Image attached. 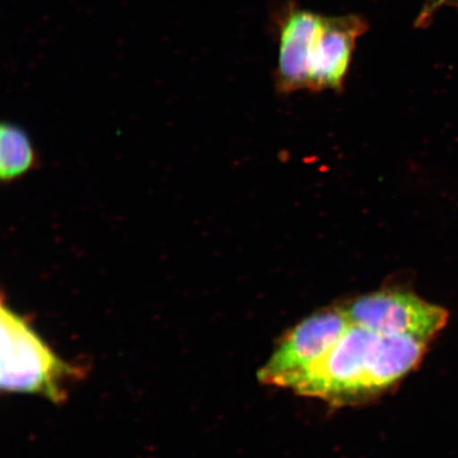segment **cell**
I'll list each match as a JSON object with an SVG mask.
<instances>
[{
  "mask_svg": "<svg viewBox=\"0 0 458 458\" xmlns=\"http://www.w3.org/2000/svg\"><path fill=\"white\" fill-rule=\"evenodd\" d=\"M446 5L458 8V0H425L420 13L417 16L416 27L425 28L431 24L433 17L437 13V11L446 7Z\"/></svg>",
  "mask_w": 458,
  "mask_h": 458,
  "instance_id": "cell-8",
  "label": "cell"
},
{
  "mask_svg": "<svg viewBox=\"0 0 458 458\" xmlns=\"http://www.w3.org/2000/svg\"><path fill=\"white\" fill-rule=\"evenodd\" d=\"M353 325L387 337H414L431 342L448 322L444 308L433 305L413 291L388 286L342 305Z\"/></svg>",
  "mask_w": 458,
  "mask_h": 458,
  "instance_id": "cell-3",
  "label": "cell"
},
{
  "mask_svg": "<svg viewBox=\"0 0 458 458\" xmlns=\"http://www.w3.org/2000/svg\"><path fill=\"white\" fill-rule=\"evenodd\" d=\"M38 157L26 131L4 123L0 127V179L13 182L36 169Z\"/></svg>",
  "mask_w": 458,
  "mask_h": 458,
  "instance_id": "cell-7",
  "label": "cell"
},
{
  "mask_svg": "<svg viewBox=\"0 0 458 458\" xmlns=\"http://www.w3.org/2000/svg\"><path fill=\"white\" fill-rule=\"evenodd\" d=\"M324 16L312 11L291 8L280 26L276 85L280 93L309 89L315 42Z\"/></svg>",
  "mask_w": 458,
  "mask_h": 458,
  "instance_id": "cell-6",
  "label": "cell"
},
{
  "mask_svg": "<svg viewBox=\"0 0 458 458\" xmlns=\"http://www.w3.org/2000/svg\"><path fill=\"white\" fill-rule=\"evenodd\" d=\"M349 326L342 305L309 315L285 332L258 371V380L265 386L293 388L341 340Z\"/></svg>",
  "mask_w": 458,
  "mask_h": 458,
  "instance_id": "cell-4",
  "label": "cell"
},
{
  "mask_svg": "<svg viewBox=\"0 0 458 458\" xmlns=\"http://www.w3.org/2000/svg\"><path fill=\"white\" fill-rule=\"evenodd\" d=\"M2 389L38 394L51 403L67 398V383L78 370L57 357L27 320L2 303Z\"/></svg>",
  "mask_w": 458,
  "mask_h": 458,
  "instance_id": "cell-2",
  "label": "cell"
},
{
  "mask_svg": "<svg viewBox=\"0 0 458 458\" xmlns=\"http://www.w3.org/2000/svg\"><path fill=\"white\" fill-rule=\"evenodd\" d=\"M362 16H324L315 42L309 89H339L351 65L358 38L369 30Z\"/></svg>",
  "mask_w": 458,
  "mask_h": 458,
  "instance_id": "cell-5",
  "label": "cell"
},
{
  "mask_svg": "<svg viewBox=\"0 0 458 458\" xmlns=\"http://www.w3.org/2000/svg\"><path fill=\"white\" fill-rule=\"evenodd\" d=\"M428 345L414 337L382 336L351 323L341 340L292 391L334 406L369 403L415 370Z\"/></svg>",
  "mask_w": 458,
  "mask_h": 458,
  "instance_id": "cell-1",
  "label": "cell"
}]
</instances>
